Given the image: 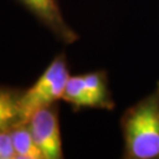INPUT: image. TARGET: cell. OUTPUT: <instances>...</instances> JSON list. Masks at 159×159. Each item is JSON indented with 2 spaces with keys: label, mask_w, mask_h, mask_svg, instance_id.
<instances>
[{
  "label": "cell",
  "mask_w": 159,
  "mask_h": 159,
  "mask_svg": "<svg viewBox=\"0 0 159 159\" xmlns=\"http://www.w3.org/2000/svg\"><path fill=\"white\" fill-rule=\"evenodd\" d=\"M68 78L66 60L61 54L48 65L34 85L19 97L21 123H26L37 110L52 106L57 100L63 99Z\"/></svg>",
  "instance_id": "obj_2"
},
{
  "label": "cell",
  "mask_w": 159,
  "mask_h": 159,
  "mask_svg": "<svg viewBox=\"0 0 159 159\" xmlns=\"http://www.w3.org/2000/svg\"><path fill=\"white\" fill-rule=\"evenodd\" d=\"M23 1L44 23L60 34L64 39H66L67 41H73L74 33L65 25L54 0H23Z\"/></svg>",
  "instance_id": "obj_4"
},
{
  "label": "cell",
  "mask_w": 159,
  "mask_h": 159,
  "mask_svg": "<svg viewBox=\"0 0 159 159\" xmlns=\"http://www.w3.org/2000/svg\"><path fill=\"white\" fill-rule=\"evenodd\" d=\"M26 123L44 159L63 158L60 127L57 111L54 108L46 106L37 110Z\"/></svg>",
  "instance_id": "obj_3"
},
{
  "label": "cell",
  "mask_w": 159,
  "mask_h": 159,
  "mask_svg": "<svg viewBox=\"0 0 159 159\" xmlns=\"http://www.w3.org/2000/svg\"><path fill=\"white\" fill-rule=\"evenodd\" d=\"M0 159H17L11 137V129L0 131Z\"/></svg>",
  "instance_id": "obj_9"
},
{
  "label": "cell",
  "mask_w": 159,
  "mask_h": 159,
  "mask_svg": "<svg viewBox=\"0 0 159 159\" xmlns=\"http://www.w3.org/2000/svg\"><path fill=\"white\" fill-rule=\"evenodd\" d=\"M63 99L75 108L92 107L91 97L89 94L83 74L73 75V77L70 75L67 83H66Z\"/></svg>",
  "instance_id": "obj_8"
},
{
  "label": "cell",
  "mask_w": 159,
  "mask_h": 159,
  "mask_svg": "<svg viewBox=\"0 0 159 159\" xmlns=\"http://www.w3.org/2000/svg\"><path fill=\"white\" fill-rule=\"evenodd\" d=\"M11 137L17 159H44L34 142L27 123H18L11 127Z\"/></svg>",
  "instance_id": "obj_5"
},
{
  "label": "cell",
  "mask_w": 159,
  "mask_h": 159,
  "mask_svg": "<svg viewBox=\"0 0 159 159\" xmlns=\"http://www.w3.org/2000/svg\"><path fill=\"white\" fill-rule=\"evenodd\" d=\"M121 130L125 158L159 159V83L153 92L126 110Z\"/></svg>",
  "instance_id": "obj_1"
},
{
  "label": "cell",
  "mask_w": 159,
  "mask_h": 159,
  "mask_svg": "<svg viewBox=\"0 0 159 159\" xmlns=\"http://www.w3.org/2000/svg\"><path fill=\"white\" fill-rule=\"evenodd\" d=\"M20 121L19 97L11 91L0 89V131L11 129Z\"/></svg>",
  "instance_id": "obj_7"
},
{
  "label": "cell",
  "mask_w": 159,
  "mask_h": 159,
  "mask_svg": "<svg viewBox=\"0 0 159 159\" xmlns=\"http://www.w3.org/2000/svg\"><path fill=\"white\" fill-rule=\"evenodd\" d=\"M83 77L87 91L91 96L93 107L112 110L114 107V102L111 97V92L108 90L107 77L105 72H90L83 74Z\"/></svg>",
  "instance_id": "obj_6"
}]
</instances>
